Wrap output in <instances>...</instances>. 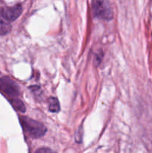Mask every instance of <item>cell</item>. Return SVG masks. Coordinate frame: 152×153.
Returning a JSON list of instances; mask_svg holds the SVG:
<instances>
[{"mask_svg": "<svg viewBox=\"0 0 152 153\" xmlns=\"http://www.w3.org/2000/svg\"><path fill=\"white\" fill-rule=\"evenodd\" d=\"M24 131L33 138H39L46 134V128L38 121L27 117H21L19 119Z\"/></svg>", "mask_w": 152, "mask_h": 153, "instance_id": "6da1fadb", "label": "cell"}, {"mask_svg": "<svg viewBox=\"0 0 152 153\" xmlns=\"http://www.w3.org/2000/svg\"><path fill=\"white\" fill-rule=\"evenodd\" d=\"M92 10L95 17L104 20L113 19V9L110 3L107 0H95L92 4Z\"/></svg>", "mask_w": 152, "mask_h": 153, "instance_id": "7a4b0ae2", "label": "cell"}, {"mask_svg": "<svg viewBox=\"0 0 152 153\" xmlns=\"http://www.w3.org/2000/svg\"><path fill=\"white\" fill-rule=\"evenodd\" d=\"M0 91L11 97H17L20 92L19 87L16 82L7 76L0 79Z\"/></svg>", "mask_w": 152, "mask_h": 153, "instance_id": "3957f363", "label": "cell"}, {"mask_svg": "<svg viewBox=\"0 0 152 153\" xmlns=\"http://www.w3.org/2000/svg\"><path fill=\"white\" fill-rule=\"evenodd\" d=\"M22 12V7L20 4H16L13 7H6L0 8L1 16L9 22L16 20Z\"/></svg>", "mask_w": 152, "mask_h": 153, "instance_id": "277c9868", "label": "cell"}, {"mask_svg": "<svg viewBox=\"0 0 152 153\" xmlns=\"http://www.w3.org/2000/svg\"><path fill=\"white\" fill-rule=\"evenodd\" d=\"M11 30V25L8 21L6 20L0 13V35H5Z\"/></svg>", "mask_w": 152, "mask_h": 153, "instance_id": "5b68a950", "label": "cell"}, {"mask_svg": "<svg viewBox=\"0 0 152 153\" xmlns=\"http://www.w3.org/2000/svg\"><path fill=\"white\" fill-rule=\"evenodd\" d=\"M49 111L52 113H58L60 111V104L58 100L55 97H50L48 100Z\"/></svg>", "mask_w": 152, "mask_h": 153, "instance_id": "8992f818", "label": "cell"}, {"mask_svg": "<svg viewBox=\"0 0 152 153\" xmlns=\"http://www.w3.org/2000/svg\"><path fill=\"white\" fill-rule=\"evenodd\" d=\"M10 103L13 105V107L18 111L23 113V112L26 111V108H25L24 103L19 99H13L10 101Z\"/></svg>", "mask_w": 152, "mask_h": 153, "instance_id": "52a82bcc", "label": "cell"}, {"mask_svg": "<svg viewBox=\"0 0 152 153\" xmlns=\"http://www.w3.org/2000/svg\"><path fill=\"white\" fill-rule=\"evenodd\" d=\"M34 153H57L55 151H53L52 149H49V148H46V147H43V148H40V149H37L36 152Z\"/></svg>", "mask_w": 152, "mask_h": 153, "instance_id": "ba28073f", "label": "cell"}]
</instances>
